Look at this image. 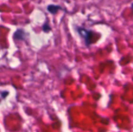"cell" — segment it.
<instances>
[{
  "mask_svg": "<svg viewBox=\"0 0 133 132\" xmlns=\"http://www.w3.org/2000/svg\"><path fill=\"white\" fill-rule=\"evenodd\" d=\"M26 33L25 31L23 29H17L16 32L14 33L13 38L14 40H24L26 37Z\"/></svg>",
  "mask_w": 133,
  "mask_h": 132,
  "instance_id": "cell-2",
  "label": "cell"
},
{
  "mask_svg": "<svg viewBox=\"0 0 133 132\" xmlns=\"http://www.w3.org/2000/svg\"><path fill=\"white\" fill-rule=\"evenodd\" d=\"M51 28L49 25V24L47 23V22H45L42 26V30L44 32H49L51 31Z\"/></svg>",
  "mask_w": 133,
  "mask_h": 132,
  "instance_id": "cell-4",
  "label": "cell"
},
{
  "mask_svg": "<svg viewBox=\"0 0 133 132\" xmlns=\"http://www.w3.org/2000/svg\"><path fill=\"white\" fill-rule=\"evenodd\" d=\"M47 11L52 14H55L57 13V12L61 9V7L59 5H49L47 7Z\"/></svg>",
  "mask_w": 133,
  "mask_h": 132,
  "instance_id": "cell-3",
  "label": "cell"
},
{
  "mask_svg": "<svg viewBox=\"0 0 133 132\" xmlns=\"http://www.w3.org/2000/svg\"><path fill=\"white\" fill-rule=\"evenodd\" d=\"M77 32H79L82 38L84 40L86 46H89L92 43L91 40H92L93 35L92 31L87 29H85V28H83V27H77Z\"/></svg>",
  "mask_w": 133,
  "mask_h": 132,
  "instance_id": "cell-1",
  "label": "cell"
},
{
  "mask_svg": "<svg viewBox=\"0 0 133 132\" xmlns=\"http://www.w3.org/2000/svg\"><path fill=\"white\" fill-rule=\"evenodd\" d=\"M1 96L3 98H5L7 95L9 94V93H8V91H4L3 93H1Z\"/></svg>",
  "mask_w": 133,
  "mask_h": 132,
  "instance_id": "cell-5",
  "label": "cell"
}]
</instances>
